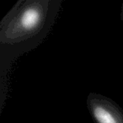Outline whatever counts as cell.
<instances>
[{
    "label": "cell",
    "mask_w": 123,
    "mask_h": 123,
    "mask_svg": "<svg viewBox=\"0 0 123 123\" xmlns=\"http://www.w3.org/2000/svg\"><path fill=\"white\" fill-rule=\"evenodd\" d=\"M63 0H18L0 22V113L15 61L40 46L52 30Z\"/></svg>",
    "instance_id": "6da1fadb"
},
{
    "label": "cell",
    "mask_w": 123,
    "mask_h": 123,
    "mask_svg": "<svg viewBox=\"0 0 123 123\" xmlns=\"http://www.w3.org/2000/svg\"><path fill=\"white\" fill-rule=\"evenodd\" d=\"M120 18H121V22L123 23V2L121 4V14H120Z\"/></svg>",
    "instance_id": "3957f363"
},
{
    "label": "cell",
    "mask_w": 123,
    "mask_h": 123,
    "mask_svg": "<svg viewBox=\"0 0 123 123\" xmlns=\"http://www.w3.org/2000/svg\"><path fill=\"white\" fill-rule=\"evenodd\" d=\"M88 111L94 123H123V109L112 99L91 92L86 99Z\"/></svg>",
    "instance_id": "7a4b0ae2"
}]
</instances>
